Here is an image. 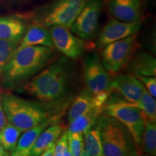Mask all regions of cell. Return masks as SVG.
Masks as SVG:
<instances>
[{"label":"cell","instance_id":"3957f363","mask_svg":"<svg viewBox=\"0 0 156 156\" xmlns=\"http://www.w3.org/2000/svg\"><path fill=\"white\" fill-rule=\"evenodd\" d=\"M65 60L51 64L28 83L20 86V92L26 93L42 102H56L65 95L69 74Z\"/></svg>","mask_w":156,"mask_h":156},{"label":"cell","instance_id":"f1b7e54d","mask_svg":"<svg viewBox=\"0 0 156 156\" xmlns=\"http://www.w3.org/2000/svg\"><path fill=\"white\" fill-rule=\"evenodd\" d=\"M54 145H51L49 148H48L46 151H45L44 153H42L40 155L38 156H53V153H54Z\"/></svg>","mask_w":156,"mask_h":156},{"label":"cell","instance_id":"44dd1931","mask_svg":"<svg viewBox=\"0 0 156 156\" xmlns=\"http://www.w3.org/2000/svg\"><path fill=\"white\" fill-rule=\"evenodd\" d=\"M83 134L85 153L90 156H103L100 130L96 124Z\"/></svg>","mask_w":156,"mask_h":156},{"label":"cell","instance_id":"d6986e66","mask_svg":"<svg viewBox=\"0 0 156 156\" xmlns=\"http://www.w3.org/2000/svg\"><path fill=\"white\" fill-rule=\"evenodd\" d=\"M129 69L135 76H155V58L145 51L133 54L128 64Z\"/></svg>","mask_w":156,"mask_h":156},{"label":"cell","instance_id":"d6a6232c","mask_svg":"<svg viewBox=\"0 0 156 156\" xmlns=\"http://www.w3.org/2000/svg\"><path fill=\"white\" fill-rule=\"evenodd\" d=\"M138 156H152V155H138Z\"/></svg>","mask_w":156,"mask_h":156},{"label":"cell","instance_id":"4dcf8cb0","mask_svg":"<svg viewBox=\"0 0 156 156\" xmlns=\"http://www.w3.org/2000/svg\"><path fill=\"white\" fill-rule=\"evenodd\" d=\"M0 156H10L9 152L6 151L3 146L1 145V143H0Z\"/></svg>","mask_w":156,"mask_h":156},{"label":"cell","instance_id":"484cf974","mask_svg":"<svg viewBox=\"0 0 156 156\" xmlns=\"http://www.w3.org/2000/svg\"><path fill=\"white\" fill-rule=\"evenodd\" d=\"M19 44L0 40V75Z\"/></svg>","mask_w":156,"mask_h":156},{"label":"cell","instance_id":"83f0119b","mask_svg":"<svg viewBox=\"0 0 156 156\" xmlns=\"http://www.w3.org/2000/svg\"><path fill=\"white\" fill-rule=\"evenodd\" d=\"M2 93L0 91V129L3 128V126L6 125L7 122V117L4 112V108L2 106Z\"/></svg>","mask_w":156,"mask_h":156},{"label":"cell","instance_id":"52a82bcc","mask_svg":"<svg viewBox=\"0 0 156 156\" xmlns=\"http://www.w3.org/2000/svg\"><path fill=\"white\" fill-rule=\"evenodd\" d=\"M136 46V34L107 45L101 54L103 67L109 73H118L128 65Z\"/></svg>","mask_w":156,"mask_h":156},{"label":"cell","instance_id":"4fadbf2b","mask_svg":"<svg viewBox=\"0 0 156 156\" xmlns=\"http://www.w3.org/2000/svg\"><path fill=\"white\" fill-rule=\"evenodd\" d=\"M112 91H116L129 103L137 102L145 87L137 77L132 75H118L112 78Z\"/></svg>","mask_w":156,"mask_h":156},{"label":"cell","instance_id":"5bb4252c","mask_svg":"<svg viewBox=\"0 0 156 156\" xmlns=\"http://www.w3.org/2000/svg\"><path fill=\"white\" fill-rule=\"evenodd\" d=\"M63 115L59 114L51 117L34 127L23 132V134L20 136L15 147L10 153V156H30L35 141L41 132L51 124L59 122Z\"/></svg>","mask_w":156,"mask_h":156},{"label":"cell","instance_id":"d4e9b609","mask_svg":"<svg viewBox=\"0 0 156 156\" xmlns=\"http://www.w3.org/2000/svg\"><path fill=\"white\" fill-rule=\"evenodd\" d=\"M67 133L68 147L72 156H80L85 151L84 148V136L82 132Z\"/></svg>","mask_w":156,"mask_h":156},{"label":"cell","instance_id":"8992f818","mask_svg":"<svg viewBox=\"0 0 156 156\" xmlns=\"http://www.w3.org/2000/svg\"><path fill=\"white\" fill-rule=\"evenodd\" d=\"M103 112L125 126L131 134L136 147H140L145 117L139 108L125 100L108 98L103 106Z\"/></svg>","mask_w":156,"mask_h":156},{"label":"cell","instance_id":"cb8c5ba5","mask_svg":"<svg viewBox=\"0 0 156 156\" xmlns=\"http://www.w3.org/2000/svg\"><path fill=\"white\" fill-rule=\"evenodd\" d=\"M132 104L139 108L146 119L156 122V101L155 98L150 95L147 90L145 89L137 102Z\"/></svg>","mask_w":156,"mask_h":156},{"label":"cell","instance_id":"ffe728a7","mask_svg":"<svg viewBox=\"0 0 156 156\" xmlns=\"http://www.w3.org/2000/svg\"><path fill=\"white\" fill-rule=\"evenodd\" d=\"M103 106H96L87 111L76 118L75 119L69 122V125L66 131L68 133H75L87 131V129L93 127L96 124L98 119L103 113Z\"/></svg>","mask_w":156,"mask_h":156},{"label":"cell","instance_id":"5b68a950","mask_svg":"<svg viewBox=\"0 0 156 156\" xmlns=\"http://www.w3.org/2000/svg\"><path fill=\"white\" fill-rule=\"evenodd\" d=\"M88 0H52L35 12L34 23L70 28Z\"/></svg>","mask_w":156,"mask_h":156},{"label":"cell","instance_id":"4316f807","mask_svg":"<svg viewBox=\"0 0 156 156\" xmlns=\"http://www.w3.org/2000/svg\"><path fill=\"white\" fill-rule=\"evenodd\" d=\"M136 77L143 84L149 94L153 98L156 96V78L155 76H136Z\"/></svg>","mask_w":156,"mask_h":156},{"label":"cell","instance_id":"9a60e30c","mask_svg":"<svg viewBox=\"0 0 156 156\" xmlns=\"http://www.w3.org/2000/svg\"><path fill=\"white\" fill-rule=\"evenodd\" d=\"M142 0H110L108 9L116 20L134 21L141 17Z\"/></svg>","mask_w":156,"mask_h":156},{"label":"cell","instance_id":"9c48e42d","mask_svg":"<svg viewBox=\"0 0 156 156\" xmlns=\"http://www.w3.org/2000/svg\"><path fill=\"white\" fill-rule=\"evenodd\" d=\"M83 65L84 81L90 92L94 95L112 92L110 74L103 67L101 59L96 54L87 56Z\"/></svg>","mask_w":156,"mask_h":156},{"label":"cell","instance_id":"7402d4cb","mask_svg":"<svg viewBox=\"0 0 156 156\" xmlns=\"http://www.w3.org/2000/svg\"><path fill=\"white\" fill-rule=\"evenodd\" d=\"M142 151L147 155H156V123L145 118L141 145Z\"/></svg>","mask_w":156,"mask_h":156},{"label":"cell","instance_id":"1f68e13d","mask_svg":"<svg viewBox=\"0 0 156 156\" xmlns=\"http://www.w3.org/2000/svg\"><path fill=\"white\" fill-rule=\"evenodd\" d=\"M80 156H90V155H87V154L86 153H85V151H84V152H83V153L81 154V155H80Z\"/></svg>","mask_w":156,"mask_h":156},{"label":"cell","instance_id":"ac0fdd59","mask_svg":"<svg viewBox=\"0 0 156 156\" xmlns=\"http://www.w3.org/2000/svg\"><path fill=\"white\" fill-rule=\"evenodd\" d=\"M29 46L53 47L48 29L40 23H34L27 27L26 30L17 48Z\"/></svg>","mask_w":156,"mask_h":156},{"label":"cell","instance_id":"f546056e","mask_svg":"<svg viewBox=\"0 0 156 156\" xmlns=\"http://www.w3.org/2000/svg\"><path fill=\"white\" fill-rule=\"evenodd\" d=\"M53 156H72V155L69 150H67V151L59 152V153H53Z\"/></svg>","mask_w":156,"mask_h":156},{"label":"cell","instance_id":"2e32d148","mask_svg":"<svg viewBox=\"0 0 156 156\" xmlns=\"http://www.w3.org/2000/svg\"><path fill=\"white\" fill-rule=\"evenodd\" d=\"M66 126L60 122L54 123L41 132L36 138L32 148L30 156H38L51 146L55 144L64 130Z\"/></svg>","mask_w":156,"mask_h":156},{"label":"cell","instance_id":"7a4b0ae2","mask_svg":"<svg viewBox=\"0 0 156 156\" xmlns=\"http://www.w3.org/2000/svg\"><path fill=\"white\" fill-rule=\"evenodd\" d=\"M57 102L29 101L9 93L2 95V106L7 122L22 133L51 117L64 114L67 106Z\"/></svg>","mask_w":156,"mask_h":156},{"label":"cell","instance_id":"ba28073f","mask_svg":"<svg viewBox=\"0 0 156 156\" xmlns=\"http://www.w3.org/2000/svg\"><path fill=\"white\" fill-rule=\"evenodd\" d=\"M103 0H88L70 27L73 34L83 40L93 38L98 29Z\"/></svg>","mask_w":156,"mask_h":156},{"label":"cell","instance_id":"8fae6325","mask_svg":"<svg viewBox=\"0 0 156 156\" xmlns=\"http://www.w3.org/2000/svg\"><path fill=\"white\" fill-rule=\"evenodd\" d=\"M142 24L141 18L129 22L116 19L111 20L100 32L96 46L98 48H103L109 44L136 34L141 28Z\"/></svg>","mask_w":156,"mask_h":156},{"label":"cell","instance_id":"603a6c76","mask_svg":"<svg viewBox=\"0 0 156 156\" xmlns=\"http://www.w3.org/2000/svg\"><path fill=\"white\" fill-rule=\"evenodd\" d=\"M22 132L10 123L7 122L0 129V143L7 151L11 152L16 146Z\"/></svg>","mask_w":156,"mask_h":156},{"label":"cell","instance_id":"7c38bea8","mask_svg":"<svg viewBox=\"0 0 156 156\" xmlns=\"http://www.w3.org/2000/svg\"><path fill=\"white\" fill-rule=\"evenodd\" d=\"M112 92L101 93L94 95L88 90H84L78 94L70 105L67 113L68 122L96 106H103Z\"/></svg>","mask_w":156,"mask_h":156},{"label":"cell","instance_id":"30bf717a","mask_svg":"<svg viewBox=\"0 0 156 156\" xmlns=\"http://www.w3.org/2000/svg\"><path fill=\"white\" fill-rule=\"evenodd\" d=\"M48 28L53 47L71 58H77L83 54L85 44L83 39L74 35L69 28L51 26Z\"/></svg>","mask_w":156,"mask_h":156},{"label":"cell","instance_id":"277c9868","mask_svg":"<svg viewBox=\"0 0 156 156\" xmlns=\"http://www.w3.org/2000/svg\"><path fill=\"white\" fill-rule=\"evenodd\" d=\"M95 124L100 130L103 156L140 155L131 134L114 118L103 113Z\"/></svg>","mask_w":156,"mask_h":156},{"label":"cell","instance_id":"6da1fadb","mask_svg":"<svg viewBox=\"0 0 156 156\" xmlns=\"http://www.w3.org/2000/svg\"><path fill=\"white\" fill-rule=\"evenodd\" d=\"M54 48L29 46L16 48L0 75V85L11 90L41 71L54 55Z\"/></svg>","mask_w":156,"mask_h":156},{"label":"cell","instance_id":"e0dca14e","mask_svg":"<svg viewBox=\"0 0 156 156\" xmlns=\"http://www.w3.org/2000/svg\"><path fill=\"white\" fill-rule=\"evenodd\" d=\"M27 25L23 20L15 17H0V40L20 44Z\"/></svg>","mask_w":156,"mask_h":156}]
</instances>
